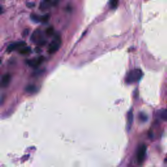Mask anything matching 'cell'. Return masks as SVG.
I'll return each instance as SVG.
<instances>
[{"label":"cell","instance_id":"6da1fadb","mask_svg":"<svg viewBox=\"0 0 167 167\" xmlns=\"http://www.w3.org/2000/svg\"><path fill=\"white\" fill-rule=\"evenodd\" d=\"M143 76V73L140 69H135L129 71L126 76L125 82L127 84H132L138 82Z\"/></svg>","mask_w":167,"mask_h":167},{"label":"cell","instance_id":"7a4b0ae2","mask_svg":"<svg viewBox=\"0 0 167 167\" xmlns=\"http://www.w3.org/2000/svg\"><path fill=\"white\" fill-rule=\"evenodd\" d=\"M31 41L34 43H36L39 46L45 45L46 42V41L43 37L42 32L39 29L35 30L33 32L32 37H31Z\"/></svg>","mask_w":167,"mask_h":167},{"label":"cell","instance_id":"3957f363","mask_svg":"<svg viewBox=\"0 0 167 167\" xmlns=\"http://www.w3.org/2000/svg\"><path fill=\"white\" fill-rule=\"evenodd\" d=\"M61 43V40L60 37V36H56L55 37L53 41L51 42V43L48 46V52L49 54H54L55 52H56L59 48L60 47Z\"/></svg>","mask_w":167,"mask_h":167},{"label":"cell","instance_id":"277c9868","mask_svg":"<svg viewBox=\"0 0 167 167\" xmlns=\"http://www.w3.org/2000/svg\"><path fill=\"white\" fill-rule=\"evenodd\" d=\"M26 46V42L24 41L13 42L7 46V52L9 53V52H11L15 50H20V49L24 47V46Z\"/></svg>","mask_w":167,"mask_h":167},{"label":"cell","instance_id":"5b68a950","mask_svg":"<svg viewBox=\"0 0 167 167\" xmlns=\"http://www.w3.org/2000/svg\"><path fill=\"white\" fill-rule=\"evenodd\" d=\"M58 4V1H50V0H44L41 1L39 4V9L42 11H45L46 9H50L52 6L56 5Z\"/></svg>","mask_w":167,"mask_h":167},{"label":"cell","instance_id":"8992f818","mask_svg":"<svg viewBox=\"0 0 167 167\" xmlns=\"http://www.w3.org/2000/svg\"><path fill=\"white\" fill-rule=\"evenodd\" d=\"M146 153V146L144 144L139 147L137 151V161L139 163L144 161Z\"/></svg>","mask_w":167,"mask_h":167},{"label":"cell","instance_id":"52a82bcc","mask_svg":"<svg viewBox=\"0 0 167 167\" xmlns=\"http://www.w3.org/2000/svg\"><path fill=\"white\" fill-rule=\"evenodd\" d=\"M43 60H44V58L41 56L38 58H35V59H32V60H27L26 62L30 67L33 68H37L43 62Z\"/></svg>","mask_w":167,"mask_h":167},{"label":"cell","instance_id":"ba28073f","mask_svg":"<svg viewBox=\"0 0 167 167\" xmlns=\"http://www.w3.org/2000/svg\"><path fill=\"white\" fill-rule=\"evenodd\" d=\"M11 80V76L9 74H5V75L2 76L1 81V87L5 88L7 87L9 85V82Z\"/></svg>","mask_w":167,"mask_h":167},{"label":"cell","instance_id":"9c48e42d","mask_svg":"<svg viewBox=\"0 0 167 167\" xmlns=\"http://www.w3.org/2000/svg\"><path fill=\"white\" fill-rule=\"evenodd\" d=\"M132 122H133V113L132 110H130L127 114V129L129 131L131 128Z\"/></svg>","mask_w":167,"mask_h":167},{"label":"cell","instance_id":"30bf717a","mask_svg":"<svg viewBox=\"0 0 167 167\" xmlns=\"http://www.w3.org/2000/svg\"><path fill=\"white\" fill-rule=\"evenodd\" d=\"M31 51H32V49L30 47V46H24V47L22 48L19 50V53L22 55H27L30 54Z\"/></svg>","mask_w":167,"mask_h":167},{"label":"cell","instance_id":"8fae6325","mask_svg":"<svg viewBox=\"0 0 167 167\" xmlns=\"http://www.w3.org/2000/svg\"><path fill=\"white\" fill-rule=\"evenodd\" d=\"M25 90L27 93H30V94H33V93H35L37 91V88L34 85H28L26 88Z\"/></svg>","mask_w":167,"mask_h":167},{"label":"cell","instance_id":"7c38bea8","mask_svg":"<svg viewBox=\"0 0 167 167\" xmlns=\"http://www.w3.org/2000/svg\"><path fill=\"white\" fill-rule=\"evenodd\" d=\"M31 18L32 20L35 22H41V17H39L38 15L35 14H31Z\"/></svg>","mask_w":167,"mask_h":167},{"label":"cell","instance_id":"4fadbf2b","mask_svg":"<svg viewBox=\"0 0 167 167\" xmlns=\"http://www.w3.org/2000/svg\"><path fill=\"white\" fill-rule=\"evenodd\" d=\"M160 116L164 120H167V112L166 110L162 109L160 110Z\"/></svg>","mask_w":167,"mask_h":167},{"label":"cell","instance_id":"5bb4252c","mask_svg":"<svg viewBox=\"0 0 167 167\" xmlns=\"http://www.w3.org/2000/svg\"><path fill=\"white\" fill-rule=\"evenodd\" d=\"M46 35H48V36H51L53 35L54 33V29L52 27H49L46 30Z\"/></svg>","mask_w":167,"mask_h":167},{"label":"cell","instance_id":"9a60e30c","mask_svg":"<svg viewBox=\"0 0 167 167\" xmlns=\"http://www.w3.org/2000/svg\"><path fill=\"white\" fill-rule=\"evenodd\" d=\"M139 117H140V121H142V122H146L147 119H148L147 116L144 113H140V115H139Z\"/></svg>","mask_w":167,"mask_h":167},{"label":"cell","instance_id":"2e32d148","mask_svg":"<svg viewBox=\"0 0 167 167\" xmlns=\"http://www.w3.org/2000/svg\"><path fill=\"white\" fill-rule=\"evenodd\" d=\"M117 4H118V1H115V0H114V1H111L110 2V7L111 9H116L117 6Z\"/></svg>","mask_w":167,"mask_h":167},{"label":"cell","instance_id":"e0dca14e","mask_svg":"<svg viewBox=\"0 0 167 167\" xmlns=\"http://www.w3.org/2000/svg\"><path fill=\"white\" fill-rule=\"evenodd\" d=\"M49 18H50V16L49 14H45L44 16L41 17V22H47Z\"/></svg>","mask_w":167,"mask_h":167},{"label":"cell","instance_id":"ac0fdd59","mask_svg":"<svg viewBox=\"0 0 167 167\" xmlns=\"http://www.w3.org/2000/svg\"><path fill=\"white\" fill-rule=\"evenodd\" d=\"M26 6L27 7H28L30 8H32V7H35V4L33 2H27L26 3Z\"/></svg>","mask_w":167,"mask_h":167}]
</instances>
